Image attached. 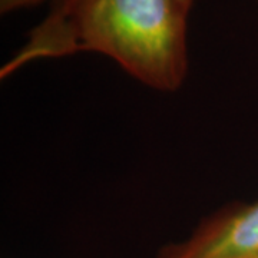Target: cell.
I'll return each instance as SVG.
<instances>
[{
  "label": "cell",
  "instance_id": "5",
  "mask_svg": "<svg viewBox=\"0 0 258 258\" xmlns=\"http://www.w3.org/2000/svg\"><path fill=\"white\" fill-rule=\"evenodd\" d=\"M247 258H258V252L257 254H254V255H249V257H247Z\"/></svg>",
  "mask_w": 258,
  "mask_h": 258
},
{
  "label": "cell",
  "instance_id": "3",
  "mask_svg": "<svg viewBox=\"0 0 258 258\" xmlns=\"http://www.w3.org/2000/svg\"><path fill=\"white\" fill-rule=\"evenodd\" d=\"M43 2H46V0H0V12L3 15H8L10 12L25 9V8H32V6H36V5L43 3Z\"/></svg>",
  "mask_w": 258,
  "mask_h": 258
},
{
  "label": "cell",
  "instance_id": "2",
  "mask_svg": "<svg viewBox=\"0 0 258 258\" xmlns=\"http://www.w3.org/2000/svg\"><path fill=\"white\" fill-rule=\"evenodd\" d=\"M257 252L258 200L222 207L186 240L165 245L159 258H247Z\"/></svg>",
  "mask_w": 258,
  "mask_h": 258
},
{
  "label": "cell",
  "instance_id": "4",
  "mask_svg": "<svg viewBox=\"0 0 258 258\" xmlns=\"http://www.w3.org/2000/svg\"><path fill=\"white\" fill-rule=\"evenodd\" d=\"M185 3V6L188 8V9L191 10V8H192V3H194V0H182Z\"/></svg>",
  "mask_w": 258,
  "mask_h": 258
},
{
  "label": "cell",
  "instance_id": "1",
  "mask_svg": "<svg viewBox=\"0 0 258 258\" xmlns=\"http://www.w3.org/2000/svg\"><path fill=\"white\" fill-rule=\"evenodd\" d=\"M189 12L182 0H57L0 78L37 59L95 52L148 88L175 92L188 74Z\"/></svg>",
  "mask_w": 258,
  "mask_h": 258
}]
</instances>
